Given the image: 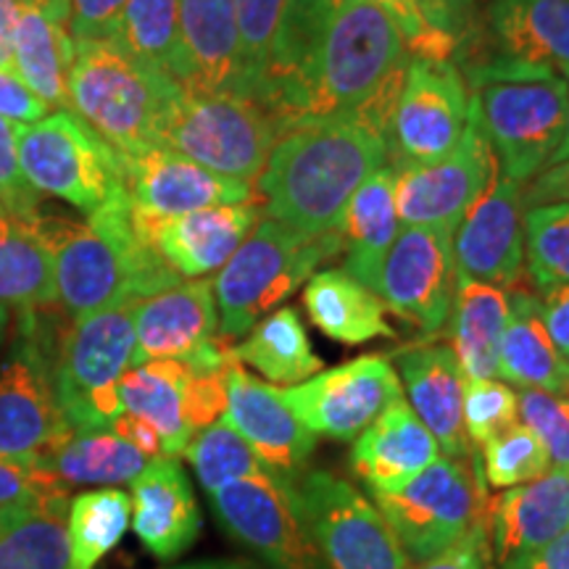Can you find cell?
<instances>
[{
    "label": "cell",
    "mask_w": 569,
    "mask_h": 569,
    "mask_svg": "<svg viewBox=\"0 0 569 569\" xmlns=\"http://www.w3.org/2000/svg\"><path fill=\"white\" fill-rule=\"evenodd\" d=\"M409 59L407 42L388 13L367 0H338L315 69L272 113L277 132L327 119H361L388 134Z\"/></svg>",
    "instance_id": "1"
},
{
    "label": "cell",
    "mask_w": 569,
    "mask_h": 569,
    "mask_svg": "<svg viewBox=\"0 0 569 569\" xmlns=\"http://www.w3.org/2000/svg\"><path fill=\"white\" fill-rule=\"evenodd\" d=\"M386 163L380 130L361 119H327L280 134L256 190L264 217L317 238L338 232L356 188Z\"/></svg>",
    "instance_id": "2"
},
{
    "label": "cell",
    "mask_w": 569,
    "mask_h": 569,
    "mask_svg": "<svg viewBox=\"0 0 569 569\" xmlns=\"http://www.w3.org/2000/svg\"><path fill=\"white\" fill-rule=\"evenodd\" d=\"M482 132L503 177L530 182L549 167L567 127L569 82L559 71L507 59L467 71Z\"/></svg>",
    "instance_id": "3"
},
{
    "label": "cell",
    "mask_w": 569,
    "mask_h": 569,
    "mask_svg": "<svg viewBox=\"0 0 569 569\" xmlns=\"http://www.w3.org/2000/svg\"><path fill=\"white\" fill-rule=\"evenodd\" d=\"M180 82L134 59L117 40H77L69 71V111L124 159L161 148L159 130Z\"/></svg>",
    "instance_id": "4"
},
{
    "label": "cell",
    "mask_w": 569,
    "mask_h": 569,
    "mask_svg": "<svg viewBox=\"0 0 569 569\" xmlns=\"http://www.w3.org/2000/svg\"><path fill=\"white\" fill-rule=\"evenodd\" d=\"M340 251V232L311 238L272 217H261L213 280L219 336L224 340L246 338L259 319L288 301Z\"/></svg>",
    "instance_id": "5"
},
{
    "label": "cell",
    "mask_w": 569,
    "mask_h": 569,
    "mask_svg": "<svg viewBox=\"0 0 569 569\" xmlns=\"http://www.w3.org/2000/svg\"><path fill=\"white\" fill-rule=\"evenodd\" d=\"M13 132L21 174L34 193L67 201L88 217L127 193L124 156L74 111H51Z\"/></svg>",
    "instance_id": "6"
},
{
    "label": "cell",
    "mask_w": 569,
    "mask_h": 569,
    "mask_svg": "<svg viewBox=\"0 0 569 569\" xmlns=\"http://www.w3.org/2000/svg\"><path fill=\"white\" fill-rule=\"evenodd\" d=\"M277 138L272 117L253 98L190 88L177 92L159 130L161 148L246 182L264 172Z\"/></svg>",
    "instance_id": "7"
},
{
    "label": "cell",
    "mask_w": 569,
    "mask_h": 569,
    "mask_svg": "<svg viewBox=\"0 0 569 569\" xmlns=\"http://www.w3.org/2000/svg\"><path fill=\"white\" fill-rule=\"evenodd\" d=\"M134 301L71 319L56 346L53 388L69 430H109L122 415L119 380L134 356Z\"/></svg>",
    "instance_id": "8"
},
{
    "label": "cell",
    "mask_w": 569,
    "mask_h": 569,
    "mask_svg": "<svg viewBox=\"0 0 569 569\" xmlns=\"http://www.w3.org/2000/svg\"><path fill=\"white\" fill-rule=\"evenodd\" d=\"M375 507L409 559L427 561L459 543L488 517V482L480 459H436L396 493H377Z\"/></svg>",
    "instance_id": "9"
},
{
    "label": "cell",
    "mask_w": 569,
    "mask_h": 569,
    "mask_svg": "<svg viewBox=\"0 0 569 569\" xmlns=\"http://www.w3.org/2000/svg\"><path fill=\"white\" fill-rule=\"evenodd\" d=\"M40 311H19L0 365V453L34 467L71 432L56 398V346Z\"/></svg>",
    "instance_id": "10"
},
{
    "label": "cell",
    "mask_w": 569,
    "mask_h": 569,
    "mask_svg": "<svg viewBox=\"0 0 569 569\" xmlns=\"http://www.w3.org/2000/svg\"><path fill=\"white\" fill-rule=\"evenodd\" d=\"M298 511L332 569H411L401 540L359 488L332 472L293 480Z\"/></svg>",
    "instance_id": "11"
},
{
    "label": "cell",
    "mask_w": 569,
    "mask_h": 569,
    "mask_svg": "<svg viewBox=\"0 0 569 569\" xmlns=\"http://www.w3.org/2000/svg\"><path fill=\"white\" fill-rule=\"evenodd\" d=\"M472 90L453 61L411 56L388 124V167L407 169L443 159L469 122Z\"/></svg>",
    "instance_id": "12"
},
{
    "label": "cell",
    "mask_w": 569,
    "mask_h": 569,
    "mask_svg": "<svg viewBox=\"0 0 569 569\" xmlns=\"http://www.w3.org/2000/svg\"><path fill=\"white\" fill-rule=\"evenodd\" d=\"M396 172L398 222L403 227L457 230L465 213L501 174L493 148L482 132L475 98L469 106L467 130L451 153Z\"/></svg>",
    "instance_id": "13"
},
{
    "label": "cell",
    "mask_w": 569,
    "mask_h": 569,
    "mask_svg": "<svg viewBox=\"0 0 569 569\" xmlns=\"http://www.w3.org/2000/svg\"><path fill=\"white\" fill-rule=\"evenodd\" d=\"M211 509L227 536L277 569H317L319 549L298 511L293 482L272 472L211 490Z\"/></svg>",
    "instance_id": "14"
},
{
    "label": "cell",
    "mask_w": 569,
    "mask_h": 569,
    "mask_svg": "<svg viewBox=\"0 0 569 569\" xmlns=\"http://www.w3.org/2000/svg\"><path fill=\"white\" fill-rule=\"evenodd\" d=\"M282 398L315 436L351 440L382 411L403 401V386L386 356L369 353L284 388Z\"/></svg>",
    "instance_id": "15"
},
{
    "label": "cell",
    "mask_w": 569,
    "mask_h": 569,
    "mask_svg": "<svg viewBox=\"0 0 569 569\" xmlns=\"http://www.w3.org/2000/svg\"><path fill=\"white\" fill-rule=\"evenodd\" d=\"M377 296L425 336L448 325L457 296L453 232L443 227H401L386 253Z\"/></svg>",
    "instance_id": "16"
},
{
    "label": "cell",
    "mask_w": 569,
    "mask_h": 569,
    "mask_svg": "<svg viewBox=\"0 0 569 569\" xmlns=\"http://www.w3.org/2000/svg\"><path fill=\"white\" fill-rule=\"evenodd\" d=\"M525 184L498 174L453 230L457 280L519 288L525 272Z\"/></svg>",
    "instance_id": "17"
},
{
    "label": "cell",
    "mask_w": 569,
    "mask_h": 569,
    "mask_svg": "<svg viewBox=\"0 0 569 569\" xmlns=\"http://www.w3.org/2000/svg\"><path fill=\"white\" fill-rule=\"evenodd\" d=\"M224 419L248 440L274 478L293 482L317 448V436L298 422L284 403L282 390L256 380L240 361L224 367Z\"/></svg>",
    "instance_id": "18"
},
{
    "label": "cell",
    "mask_w": 569,
    "mask_h": 569,
    "mask_svg": "<svg viewBox=\"0 0 569 569\" xmlns=\"http://www.w3.org/2000/svg\"><path fill=\"white\" fill-rule=\"evenodd\" d=\"M127 163V193L132 209L148 219H169L211 206L261 203L253 182L211 172L188 156L153 148Z\"/></svg>",
    "instance_id": "19"
},
{
    "label": "cell",
    "mask_w": 569,
    "mask_h": 569,
    "mask_svg": "<svg viewBox=\"0 0 569 569\" xmlns=\"http://www.w3.org/2000/svg\"><path fill=\"white\" fill-rule=\"evenodd\" d=\"M134 227L180 280L219 272L264 217L261 203L211 206L169 219H148L132 209Z\"/></svg>",
    "instance_id": "20"
},
{
    "label": "cell",
    "mask_w": 569,
    "mask_h": 569,
    "mask_svg": "<svg viewBox=\"0 0 569 569\" xmlns=\"http://www.w3.org/2000/svg\"><path fill=\"white\" fill-rule=\"evenodd\" d=\"M490 559L498 569H519L569 528V472L549 469L543 478L507 488L488 501Z\"/></svg>",
    "instance_id": "21"
},
{
    "label": "cell",
    "mask_w": 569,
    "mask_h": 569,
    "mask_svg": "<svg viewBox=\"0 0 569 569\" xmlns=\"http://www.w3.org/2000/svg\"><path fill=\"white\" fill-rule=\"evenodd\" d=\"M132 367L153 359L188 361L219 336L217 298L211 280H182L132 306Z\"/></svg>",
    "instance_id": "22"
},
{
    "label": "cell",
    "mask_w": 569,
    "mask_h": 569,
    "mask_svg": "<svg viewBox=\"0 0 569 569\" xmlns=\"http://www.w3.org/2000/svg\"><path fill=\"white\" fill-rule=\"evenodd\" d=\"M201 509L177 457H156L132 480V530L156 559L182 557L201 536Z\"/></svg>",
    "instance_id": "23"
},
{
    "label": "cell",
    "mask_w": 569,
    "mask_h": 569,
    "mask_svg": "<svg viewBox=\"0 0 569 569\" xmlns=\"http://www.w3.org/2000/svg\"><path fill=\"white\" fill-rule=\"evenodd\" d=\"M396 367L398 380L407 386L409 407L432 432L438 448H443L451 459L472 457V443L461 419L465 375L453 348L436 343L403 348L396 353Z\"/></svg>",
    "instance_id": "24"
},
{
    "label": "cell",
    "mask_w": 569,
    "mask_h": 569,
    "mask_svg": "<svg viewBox=\"0 0 569 569\" xmlns=\"http://www.w3.org/2000/svg\"><path fill=\"white\" fill-rule=\"evenodd\" d=\"M438 451L436 438L415 409L398 401L353 438L351 469L372 496L396 493L422 475L438 459Z\"/></svg>",
    "instance_id": "25"
},
{
    "label": "cell",
    "mask_w": 569,
    "mask_h": 569,
    "mask_svg": "<svg viewBox=\"0 0 569 569\" xmlns=\"http://www.w3.org/2000/svg\"><path fill=\"white\" fill-rule=\"evenodd\" d=\"M180 42L184 59L182 88L246 96V69L232 0H180Z\"/></svg>",
    "instance_id": "26"
},
{
    "label": "cell",
    "mask_w": 569,
    "mask_h": 569,
    "mask_svg": "<svg viewBox=\"0 0 569 569\" xmlns=\"http://www.w3.org/2000/svg\"><path fill=\"white\" fill-rule=\"evenodd\" d=\"M488 21L498 59L569 77V0H498Z\"/></svg>",
    "instance_id": "27"
},
{
    "label": "cell",
    "mask_w": 569,
    "mask_h": 569,
    "mask_svg": "<svg viewBox=\"0 0 569 569\" xmlns=\"http://www.w3.org/2000/svg\"><path fill=\"white\" fill-rule=\"evenodd\" d=\"M303 309L322 336L343 346H365L377 338H396L388 306L372 288L346 269H322L303 288Z\"/></svg>",
    "instance_id": "28"
},
{
    "label": "cell",
    "mask_w": 569,
    "mask_h": 569,
    "mask_svg": "<svg viewBox=\"0 0 569 569\" xmlns=\"http://www.w3.org/2000/svg\"><path fill=\"white\" fill-rule=\"evenodd\" d=\"M396 177L398 172L388 163L369 174L356 188L338 227L346 251L343 269L375 293L382 261L401 230L396 211Z\"/></svg>",
    "instance_id": "29"
},
{
    "label": "cell",
    "mask_w": 569,
    "mask_h": 569,
    "mask_svg": "<svg viewBox=\"0 0 569 569\" xmlns=\"http://www.w3.org/2000/svg\"><path fill=\"white\" fill-rule=\"evenodd\" d=\"M498 377L522 390L569 393V361L546 332L540 298L525 288H511L509 319L498 351Z\"/></svg>",
    "instance_id": "30"
},
{
    "label": "cell",
    "mask_w": 569,
    "mask_h": 569,
    "mask_svg": "<svg viewBox=\"0 0 569 569\" xmlns=\"http://www.w3.org/2000/svg\"><path fill=\"white\" fill-rule=\"evenodd\" d=\"M74 38L63 21L40 9H21L13 30V71L48 111L69 109Z\"/></svg>",
    "instance_id": "31"
},
{
    "label": "cell",
    "mask_w": 569,
    "mask_h": 569,
    "mask_svg": "<svg viewBox=\"0 0 569 569\" xmlns=\"http://www.w3.org/2000/svg\"><path fill=\"white\" fill-rule=\"evenodd\" d=\"M507 319V290L478 280H457L448 330L465 380H496Z\"/></svg>",
    "instance_id": "32"
},
{
    "label": "cell",
    "mask_w": 569,
    "mask_h": 569,
    "mask_svg": "<svg viewBox=\"0 0 569 569\" xmlns=\"http://www.w3.org/2000/svg\"><path fill=\"white\" fill-rule=\"evenodd\" d=\"M190 367L177 359H153L130 367L119 380V398L127 415L140 417L159 432L163 457H180L193 438L184 419V386Z\"/></svg>",
    "instance_id": "33"
},
{
    "label": "cell",
    "mask_w": 569,
    "mask_h": 569,
    "mask_svg": "<svg viewBox=\"0 0 569 569\" xmlns=\"http://www.w3.org/2000/svg\"><path fill=\"white\" fill-rule=\"evenodd\" d=\"M69 496L0 511V569H71Z\"/></svg>",
    "instance_id": "34"
},
{
    "label": "cell",
    "mask_w": 569,
    "mask_h": 569,
    "mask_svg": "<svg viewBox=\"0 0 569 569\" xmlns=\"http://www.w3.org/2000/svg\"><path fill=\"white\" fill-rule=\"evenodd\" d=\"M232 359L253 367L272 386L290 388L322 372V359L306 336V327L293 306H282L259 319L248 330L246 340L232 343Z\"/></svg>",
    "instance_id": "35"
},
{
    "label": "cell",
    "mask_w": 569,
    "mask_h": 569,
    "mask_svg": "<svg viewBox=\"0 0 569 569\" xmlns=\"http://www.w3.org/2000/svg\"><path fill=\"white\" fill-rule=\"evenodd\" d=\"M146 453L138 451L113 430H71L42 459L63 488L74 486H127L148 467Z\"/></svg>",
    "instance_id": "36"
},
{
    "label": "cell",
    "mask_w": 569,
    "mask_h": 569,
    "mask_svg": "<svg viewBox=\"0 0 569 569\" xmlns=\"http://www.w3.org/2000/svg\"><path fill=\"white\" fill-rule=\"evenodd\" d=\"M59 303L53 259L30 219L0 213V306L17 311Z\"/></svg>",
    "instance_id": "37"
},
{
    "label": "cell",
    "mask_w": 569,
    "mask_h": 569,
    "mask_svg": "<svg viewBox=\"0 0 569 569\" xmlns=\"http://www.w3.org/2000/svg\"><path fill=\"white\" fill-rule=\"evenodd\" d=\"M71 569H96L132 525V496L117 488L88 490L69 501Z\"/></svg>",
    "instance_id": "38"
},
{
    "label": "cell",
    "mask_w": 569,
    "mask_h": 569,
    "mask_svg": "<svg viewBox=\"0 0 569 569\" xmlns=\"http://www.w3.org/2000/svg\"><path fill=\"white\" fill-rule=\"evenodd\" d=\"M117 42L138 61L174 82H184L180 0H127Z\"/></svg>",
    "instance_id": "39"
},
{
    "label": "cell",
    "mask_w": 569,
    "mask_h": 569,
    "mask_svg": "<svg viewBox=\"0 0 569 569\" xmlns=\"http://www.w3.org/2000/svg\"><path fill=\"white\" fill-rule=\"evenodd\" d=\"M182 453L188 457L206 493L269 472L248 440L224 417L198 430Z\"/></svg>",
    "instance_id": "40"
},
{
    "label": "cell",
    "mask_w": 569,
    "mask_h": 569,
    "mask_svg": "<svg viewBox=\"0 0 569 569\" xmlns=\"http://www.w3.org/2000/svg\"><path fill=\"white\" fill-rule=\"evenodd\" d=\"M525 264L540 290L569 284V201L525 209Z\"/></svg>",
    "instance_id": "41"
},
{
    "label": "cell",
    "mask_w": 569,
    "mask_h": 569,
    "mask_svg": "<svg viewBox=\"0 0 569 569\" xmlns=\"http://www.w3.org/2000/svg\"><path fill=\"white\" fill-rule=\"evenodd\" d=\"M482 448V478L490 488H515L543 478L551 469L546 446L530 427L522 422L511 425L501 436L488 440Z\"/></svg>",
    "instance_id": "42"
},
{
    "label": "cell",
    "mask_w": 569,
    "mask_h": 569,
    "mask_svg": "<svg viewBox=\"0 0 569 569\" xmlns=\"http://www.w3.org/2000/svg\"><path fill=\"white\" fill-rule=\"evenodd\" d=\"M519 417V396L509 382L498 380H465L461 398V419L472 446H486L488 440L501 436Z\"/></svg>",
    "instance_id": "43"
},
{
    "label": "cell",
    "mask_w": 569,
    "mask_h": 569,
    "mask_svg": "<svg viewBox=\"0 0 569 569\" xmlns=\"http://www.w3.org/2000/svg\"><path fill=\"white\" fill-rule=\"evenodd\" d=\"M232 6L240 32V53H243L246 96L253 98L288 0H232Z\"/></svg>",
    "instance_id": "44"
},
{
    "label": "cell",
    "mask_w": 569,
    "mask_h": 569,
    "mask_svg": "<svg viewBox=\"0 0 569 569\" xmlns=\"http://www.w3.org/2000/svg\"><path fill=\"white\" fill-rule=\"evenodd\" d=\"M517 396L519 419L546 446L551 469H565V472H569V393L522 390Z\"/></svg>",
    "instance_id": "45"
},
{
    "label": "cell",
    "mask_w": 569,
    "mask_h": 569,
    "mask_svg": "<svg viewBox=\"0 0 569 569\" xmlns=\"http://www.w3.org/2000/svg\"><path fill=\"white\" fill-rule=\"evenodd\" d=\"M56 493H67V488L51 472L0 453V511L32 507Z\"/></svg>",
    "instance_id": "46"
},
{
    "label": "cell",
    "mask_w": 569,
    "mask_h": 569,
    "mask_svg": "<svg viewBox=\"0 0 569 569\" xmlns=\"http://www.w3.org/2000/svg\"><path fill=\"white\" fill-rule=\"evenodd\" d=\"M367 3H372L382 13H388V19L398 27L411 56L432 61H451L453 51H457V42L430 30L411 0H367Z\"/></svg>",
    "instance_id": "47"
},
{
    "label": "cell",
    "mask_w": 569,
    "mask_h": 569,
    "mask_svg": "<svg viewBox=\"0 0 569 569\" xmlns=\"http://www.w3.org/2000/svg\"><path fill=\"white\" fill-rule=\"evenodd\" d=\"M9 119L0 117V198L13 217L30 219L38 213L40 193H34L30 182L24 180L17 153V132Z\"/></svg>",
    "instance_id": "48"
},
{
    "label": "cell",
    "mask_w": 569,
    "mask_h": 569,
    "mask_svg": "<svg viewBox=\"0 0 569 569\" xmlns=\"http://www.w3.org/2000/svg\"><path fill=\"white\" fill-rule=\"evenodd\" d=\"M227 409V388L224 369L219 372H193L190 369L188 386H184V419H188L190 432L203 430L224 417Z\"/></svg>",
    "instance_id": "49"
},
{
    "label": "cell",
    "mask_w": 569,
    "mask_h": 569,
    "mask_svg": "<svg viewBox=\"0 0 569 569\" xmlns=\"http://www.w3.org/2000/svg\"><path fill=\"white\" fill-rule=\"evenodd\" d=\"M69 34L77 40H117L127 0H67Z\"/></svg>",
    "instance_id": "50"
},
{
    "label": "cell",
    "mask_w": 569,
    "mask_h": 569,
    "mask_svg": "<svg viewBox=\"0 0 569 569\" xmlns=\"http://www.w3.org/2000/svg\"><path fill=\"white\" fill-rule=\"evenodd\" d=\"M411 3L430 30L453 40L457 48L467 40L469 27H472L475 0H411Z\"/></svg>",
    "instance_id": "51"
},
{
    "label": "cell",
    "mask_w": 569,
    "mask_h": 569,
    "mask_svg": "<svg viewBox=\"0 0 569 569\" xmlns=\"http://www.w3.org/2000/svg\"><path fill=\"white\" fill-rule=\"evenodd\" d=\"M490 565V540L486 519L475 525L459 543L438 557L422 561L419 569H486Z\"/></svg>",
    "instance_id": "52"
},
{
    "label": "cell",
    "mask_w": 569,
    "mask_h": 569,
    "mask_svg": "<svg viewBox=\"0 0 569 569\" xmlns=\"http://www.w3.org/2000/svg\"><path fill=\"white\" fill-rule=\"evenodd\" d=\"M48 106L19 80L13 69H0V117L11 124H32L46 117Z\"/></svg>",
    "instance_id": "53"
},
{
    "label": "cell",
    "mask_w": 569,
    "mask_h": 569,
    "mask_svg": "<svg viewBox=\"0 0 569 569\" xmlns=\"http://www.w3.org/2000/svg\"><path fill=\"white\" fill-rule=\"evenodd\" d=\"M540 317H543L546 332H549L553 346L569 361V284H557V288L543 290Z\"/></svg>",
    "instance_id": "54"
},
{
    "label": "cell",
    "mask_w": 569,
    "mask_h": 569,
    "mask_svg": "<svg viewBox=\"0 0 569 569\" xmlns=\"http://www.w3.org/2000/svg\"><path fill=\"white\" fill-rule=\"evenodd\" d=\"M557 201H569V159L553 163V167H546L543 172L532 177L528 188L522 190L525 209Z\"/></svg>",
    "instance_id": "55"
},
{
    "label": "cell",
    "mask_w": 569,
    "mask_h": 569,
    "mask_svg": "<svg viewBox=\"0 0 569 569\" xmlns=\"http://www.w3.org/2000/svg\"><path fill=\"white\" fill-rule=\"evenodd\" d=\"M109 430L117 432L119 438H124L127 443H132L134 448H138V451L146 453L148 459L163 457V446H161L159 432H156L148 422H142L140 417L127 415V411H122V415L113 419Z\"/></svg>",
    "instance_id": "56"
},
{
    "label": "cell",
    "mask_w": 569,
    "mask_h": 569,
    "mask_svg": "<svg viewBox=\"0 0 569 569\" xmlns=\"http://www.w3.org/2000/svg\"><path fill=\"white\" fill-rule=\"evenodd\" d=\"M519 569H569V528L546 543L536 557H530Z\"/></svg>",
    "instance_id": "57"
},
{
    "label": "cell",
    "mask_w": 569,
    "mask_h": 569,
    "mask_svg": "<svg viewBox=\"0 0 569 569\" xmlns=\"http://www.w3.org/2000/svg\"><path fill=\"white\" fill-rule=\"evenodd\" d=\"M19 11L17 0H0V69H13V30Z\"/></svg>",
    "instance_id": "58"
},
{
    "label": "cell",
    "mask_w": 569,
    "mask_h": 569,
    "mask_svg": "<svg viewBox=\"0 0 569 569\" xmlns=\"http://www.w3.org/2000/svg\"><path fill=\"white\" fill-rule=\"evenodd\" d=\"M21 9H40L46 13H51L53 19L63 21L69 27V6L67 0H17Z\"/></svg>",
    "instance_id": "59"
},
{
    "label": "cell",
    "mask_w": 569,
    "mask_h": 569,
    "mask_svg": "<svg viewBox=\"0 0 569 569\" xmlns=\"http://www.w3.org/2000/svg\"><path fill=\"white\" fill-rule=\"evenodd\" d=\"M177 569H248V567L238 565V561H196V565H184Z\"/></svg>",
    "instance_id": "60"
},
{
    "label": "cell",
    "mask_w": 569,
    "mask_h": 569,
    "mask_svg": "<svg viewBox=\"0 0 569 569\" xmlns=\"http://www.w3.org/2000/svg\"><path fill=\"white\" fill-rule=\"evenodd\" d=\"M567 82H569V77H567ZM565 159H569V106H567V127H565V138H561L559 148H557V153H553V159H551L549 167H553V163H559V161H565Z\"/></svg>",
    "instance_id": "61"
},
{
    "label": "cell",
    "mask_w": 569,
    "mask_h": 569,
    "mask_svg": "<svg viewBox=\"0 0 569 569\" xmlns=\"http://www.w3.org/2000/svg\"><path fill=\"white\" fill-rule=\"evenodd\" d=\"M6 327H9V309H6V306H0V343H3V338H6Z\"/></svg>",
    "instance_id": "62"
},
{
    "label": "cell",
    "mask_w": 569,
    "mask_h": 569,
    "mask_svg": "<svg viewBox=\"0 0 569 569\" xmlns=\"http://www.w3.org/2000/svg\"><path fill=\"white\" fill-rule=\"evenodd\" d=\"M493 3H498V0H475V6H486V9Z\"/></svg>",
    "instance_id": "63"
},
{
    "label": "cell",
    "mask_w": 569,
    "mask_h": 569,
    "mask_svg": "<svg viewBox=\"0 0 569 569\" xmlns=\"http://www.w3.org/2000/svg\"><path fill=\"white\" fill-rule=\"evenodd\" d=\"M0 213H9V209H6V203H3V198H0Z\"/></svg>",
    "instance_id": "64"
}]
</instances>
